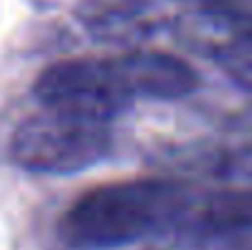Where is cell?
<instances>
[{
	"label": "cell",
	"instance_id": "1",
	"mask_svg": "<svg viewBox=\"0 0 252 250\" xmlns=\"http://www.w3.org/2000/svg\"><path fill=\"white\" fill-rule=\"evenodd\" d=\"M191 191L174 179H125L79 196L59 221L62 241L74 250L123 248L164 236L191 204Z\"/></svg>",
	"mask_w": 252,
	"mask_h": 250
},
{
	"label": "cell",
	"instance_id": "2",
	"mask_svg": "<svg viewBox=\"0 0 252 250\" xmlns=\"http://www.w3.org/2000/svg\"><path fill=\"white\" fill-rule=\"evenodd\" d=\"M108 125L44 110L17 125L10 155L22 169L39 174H71L108 155Z\"/></svg>",
	"mask_w": 252,
	"mask_h": 250
},
{
	"label": "cell",
	"instance_id": "3",
	"mask_svg": "<svg viewBox=\"0 0 252 250\" xmlns=\"http://www.w3.org/2000/svg\"><path fill=\"white\" fill-rule=\"evenodd\" d=\"M34 96L44 110L108 125L130 106L113 59H66L39 74Z\"/></svg>",
	"mask_w": 252,
	"mask_h": 250
},
{
	"label": "cell",
	"instance_id": "4",
	"mask_svg": "<svg viewBox=\"0 0 252 250\" xmlns=\"http://www.w3.org/2000/svg\"><path fill=\"white\" fill-rule=\"evenodd\" d=\"M113 67L130 98L176 101L196 91V71L179 57L157 49H132L113 59Z\"/></svg>",
	"mask_w": 252,
	"mask_h": 250
},
{
	"label": "cell",
	"instance_id": "5",
	"mask_svg": "<svg viewBox=\"0 0 252 250\" xmlns=\"http://www.w3.org/2000/svg\"><path fill=\"white\" fill-rule=\"evenodd\" d=\"M174 228H191L208 236L240 241L243 236L252 233V186L225 189L211 196L191 199L186 214Z\"/></svg>",
	"mask_w": 252,
	"mask_h": 250
},
{
	"label": "cell",
	"instance_id": "6",
	"mask_svg": "<svg viewBox=\"0 0 252 250\" xmlns=\"http://www.w3.org/2000/svg\"><path fill=\"white\" fill-rule=\"evenodd\" d=\"M142 0H91L81 10L86 27L110 42H132L147 32L142 22Z\"/></svg>",
	"mask_w": 252,
	"mask_h": 250
},
{
	"label": "cell",
	"instance_id": "7",
	"mask_svg": "<svg viewBox=\"0 0 252 250\" xmlns=\"http://www.w3.org/2000/svg\"><path fill=\"white\" fill-rule=\"evenodd\" d=\"M213 59L230 81L252 91V27L235 30L213 52Z\"/></svg>",
	"mask_w": 252,
	"mask_h": 250
},
{
	"label": "cell",
	"instance_id": "8",
	"mask_svg": "<svg viewBox=\"0 0 252 250\" xmlns=\"http://www.w3.org/2000/svg\"><path fill=\"white\" fill-rule=\"evenodd\" d=\"M211 174L230 184H250L252 186V140L238 147H225V150L216 147Z\"/></svg>",
	"mask_w": 252,
	"mask_h": 250
},
{
	"label": "cell",
	"instance_id": "9",
	"mask_svg": "<svg viewBox=\"0 0 252 250\" xmlns=\"http://www.w3.org/2000/svg\"><path fill=\"white\" fill-rule=\"evenodd\" d=\"M206 10L220 15L223 20L238 25V27H252V0H201Z\"/></svg>",
	"mask_w": 252,
	"mask_h": 250
}]
</instances>
